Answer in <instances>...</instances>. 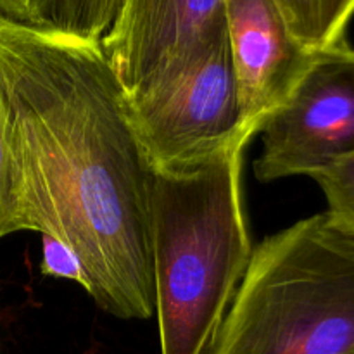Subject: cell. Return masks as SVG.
Instances as JSON below:
<instances>
[{
  "label": "cell",
  "mask_w": 354,
  "mask_h": 354,
  "mask_svg": "<svg viewBox=\"0 0 354 354\" xmlns=\"http://www.w3.org/2000/svg\"><path fill=\"white\" fill-rule=\"evenodd\" d=\"M225 28V0H121L100 47L133 93Z\"/></svg>",
  "instance_id": "obj_6"
},
{
  "label": "cell",
  "mask_w": 354,
  "mask_h": 354,
  "mask_svg": "<svg viewBox=\"0 0 354 354\" xmlns=\"http://www.w3.org/2000/svg\"><path fill=\"white\" fill-rule=\"evenodd\" d=\"M290 35L317 52L346 41L354 17V0H277Z\"/></svg>",
  "instance_id": "obj_9"
},
{
  "label": "cell",
  "mask_w": 354,
  "mask_h": 354,
  "mask_svg": "<svg viewBox=\"0 0 354 354\" xmlns=\"http://www.w3.org/2000/svg\"><path fill=\"white\" fill-rule=\"evenodd\" d=\"M0 97L23 230L78 256L100 310L121 320L154 317L152 173L100 41L0 17Z\"/></svg>",
  "instance_id": "obj_1"
},
{
  "label": "cell",
  "mask_w": 354,
  "mask_h": 354,
  "mask_svg": "<svg viewBox=\"0 0 354 354\" xmlns=\"http://www.w3.org/2000/svg\"><path fill=\"white\" fill-rule=\"evenodd\" d=\"M123 109L151 173L203 161L242 133L254 137L242 124L227 28L147 86L123 93Z\"/></svg>",
  "instance_id": "obj_4"
},
{
  "label": "cell",
  "mask_w": 354,
  "mask_h": 354,
  "mask_svg": "<svg viewBox=\"0 0 354 354\" xmlns=\"http://www.w3.org/2000/svg\"><path fill=\"white\" fill-rule=\"evenodd\" d=\"M251 133L151 176V248L161 354H206L252 256L242 197Z\"/></svg>",
  "instance_id": "obj_2"
},
{
  "label": "cell",
  "mask_w": 354,
  "mask_h": 354,
  "mask_svg": "<svg viewBox=\"0 0 354 354\" xmlns=\"http://www.w3.org/2000/svg\"><path fill=\"white\" fill-rule=\"evenodd\" d=\"M14 232H23L19 175L10 144L6 107L0 97V237Z\"/></svg>",
  "instance_id": "obj_11"
},
{
  "label": "cell",
  "mask_w": 354,
  "mask_h": 354,
  "mask_svg": "<svg viewBox=\"0 0 354 354\" xmlns=\"http://www.w3.org/2000/svg\"><path fill=\"white\" fill-rule=\"evenodd\" d=\"M242 124L258 135L282 107L313 52L290 35L277 0H225Z\"/></svg>",
  "instance_id": "obj_7"
},
{
  "label": "cell",
  "mask_w": 354,
  "mask_h": 354,
  "mask_svg": "<svg viewBox=\"0 0 354 354\" xmlns=\"http://www.w3.org/2000/svg\"><path fill=\"white\" fill-rule=\"evenodd\" d=\"M121 0H0V17L47 33L100 41Z\"/></svg>",
  "instance_id": "obj_8"
},
{
  "label": "cell",
  "mask_w": 354,
  "mask_h": 354,
  "mask_svg": "<svg viewBox=\"0 0 354 354\" xmlns=\"http://www.w3.org/2000/svg\"><path fill=\"white\" fill-rule=\"evenodd\" d=\"M206 354H354V234L320 213L266 237Z\"/></svg>",
  "instance_id": "obj_3"
},
{
  "label": "cell",
  "mask_w": 354,
  "mask_h": 354,
  "mask_svg": "<svg viewBox=\"0 0 354 354\" xmlns=\"http://www.w3.org/2000/svg\"><path fill=\"white\" fill-rule=\"evenodd\" d=\"M41 245H44L41 273L47 277H54V279L71 280L83 287L88 294L90 280L78 256L61 241L48 237V235H41Z\"/></svg>",
  "instance_id": "obj_12"
},
{
  "label": "cell",
  "mask_w": 354,
  "mask_h": 354,
  "mask_svg": "<svg viewBox=\"0 0 354 354\" xmlns=\"http://www.w3.org/2000/svg\"><path fill=\"white\" fill-rule=\"evenodd\" d=\"M259 182L311 176L354 154V48L317 50L286 102L261 128Z\"/></svg>",
  "instance_id": "obj_5"
},
{
  "label": "cell",
  "mask_w": 354,
  "mask_h": 354,
  "mask_svg": "<svg viewBox=\"0 0 354 354\" xmlns=\"http://www.w3.org/2000/svg\"><path fill=\"white\" fill-rule=\"evenodd\" d=\"M327 201V216L342 230L354 234V154L311 175Z\"/></svg>",
  "instance_id": "obj_10"
}]
</instances>
